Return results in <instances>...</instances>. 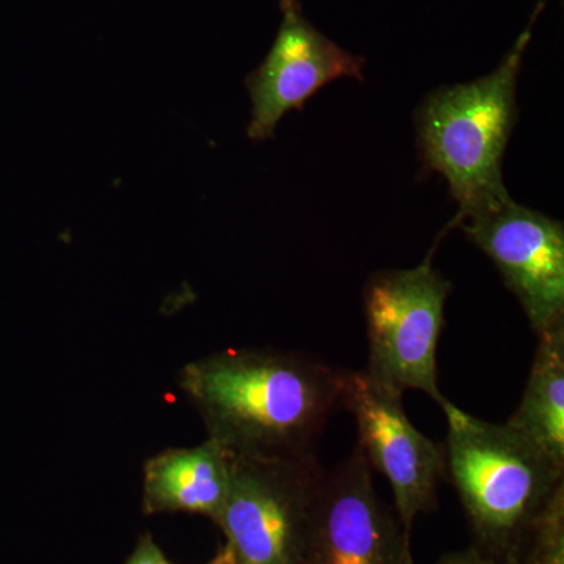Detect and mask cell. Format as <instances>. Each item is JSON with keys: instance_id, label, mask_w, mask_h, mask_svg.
Listing matches in <instances>:
<instances>
[{"instance_id": "obj_13", "label": "cell", "mask_w": 564, "mask_h": 564, "mask_svg": "<svg viewBox=\"0 0 564 564\" xmlns=\"http://www.w3.org/2000/svg\"><path fill=\"white\" fill-rule=\"evenodd\" d=\"M124 564H173L150 534H144Z\"/></svg>"}, {"instance_id": "obj_7", "label": "cell", "mask_w": 564, "mask_h": 564, "mask_svg": "<svg viewBox=\"0 0 564 564\" xmlns=\"http://www.w3.org/2000/svg\"><path fill=\"white\" fill-rule=\"evenodd\" d=\"M304 564H414L410 533L375 491L372 467L358 444L323 474Z\"/></svg>"}, {"instance_id": "obj_15", "label": "cell", "mask_w": 564, "mask_h": 564, "mask_svg": "<svg viewBox=\"0 0 564 564\" xmlns=\"http://www.w3.org/2000/svg\"><path fill=\"white\" fill-rule=\"evenodd\" d=\"M206 564H234V560L231 554H229L228 549L223 545L221 551Z\"/></svg>"}, {"instance_id": "obj_8", "label": "cell", "mask_w": 564, "mask_h": 564, "mask_svg": "<svg viewBox=\"0 0 564 564\" xmlns=\"http://www.w3.org/2000/svg\"><path fill=\"white\" fill-rule=\"evenodd\" d=\"M459 228L491 259L536 336L564 323L562 221L510 198Z\"/></svg>"}, {"instance_id": "obj_11", "label": "cell", "mask_w": 564, "mask_h": 564, "mask_svg": "<svg viewBox=\"0 0 564 564\" xmlns=\"http://www.w3.org/2000/svg\"><path fill=\"white\" fill-rule=\"evenodd\" d=\"M507 423L564 466V323L538 336L524 395Z\"/></svg>"}, {"instance_id": "obj_6", "label": "cell", "mask_w": 564, "mask_h": 564, "mask_svg": "<svg viewBox=\"0 0 564 564\" xmlns=\"http://www.w3.org/2000/svg\"><path fill=\"white\" fill-rule=\"evenodd\" d=\"M340 406L355 417L359 448L391 485L397 518L410 533L419 516L436 508L437 486L445 478L444 445L411 423L403 392L366 370H344Z\"/></svg>"}, {"instance_id": "obj_14", "label": "cell", "mask_w": 564, "mask_h": 564, "mask_svg": "<svg viewBox=\"0 0 564 564\" xmlns=\"http://www.w3.org/2000/svg\"><path fill=\"white\" fill-rule=\"evenodd\" d=\"M436 564H499L494 560L488 558L477 551V549L469 547L466 551L454 552V554L444 555Z\"/></svg>"}, {"instance_id": "obj_10", "label": "cell", "mask_w": 564, "mask_h": 564, "mask_svg": "<svg viewBox=\"0 0 564 564\" xmlns=\"http://www.w3.org/2000/svg\"><path fill=\"white\" fill-rule=\"evenodd\" d=\"M232 466L234 456L209 437L152 455L143 464V513L199 514L217 521L231 488Z\"/></svg>"}, {"instance_id": "obj_1", "label": "cell", "mask_w": 564, "mask_h": 564, "mask_svg": "<svg viewBox=\"0 0 564 564\" xmlns=\"http://www.w3.org/2000/svg\"><path fill=\"white\" fill-rule=\"evenodd\" d=\"M343 373L302 352L228 348L185 364L177 384L232 456L300 459L340 406Z\"/></svg>"}, {"instance_id": "obj_12", "label": "cell", "mask_w": 564, "mask_h": 564, "mask_svg": "<svg viewBox=\"0 0 564 564\" xmlns=\"http://www.w3.org/2000/svg\"><path fill=\"white\" fill-rule=\"evenodd\" d=\"M516 564H564V486L534 522Z\"/></svg>"}, {"instance_id": "obj_9", "label": "cell", "mask_w": 564, "mask_h": 564, "mask_svg": "<svg viewBox=\"0 0 564 564\" xmlns=\"http://www.w3.org/2000/svg\"><path fill=\"white\" fill-rule=\"evenodd\" d=\"M282 20L265 61L247 79L252 110L248 137L272 139L291 110L306 102L329 82L340 77L362 80V57L337 46L304 17L296 0H281Z\"/></svg>"}, {"instance_id": "obj_5", "label": "cell", "mask_w": 564, "mask_h": 564, "mask_svg": "<svg viewBox=\"0 0 564 564\" xmlns=\"http://www.w3.org/2000/svg\"><path fill=\"white\" fill-rule=\"evenodd\" d=\"M452 282L430 256L410 270L372 274L364 288L369 339L366 372L400 392L419 391L443 406L437 386V345Z\"/></svg>"}, {"instance_id": "obj_2", "label": "cell", "mask_w": 564, "mask_h": 564, "mask_svg": "<svg viewBox=\"0 0 564 564\" xmlns=\"http://www.w3.org/2000/svg\"><path fill=\"white\" fill-rule=\"evenodd\" d=\"M545 3L538 0L532 20L499 68L469 84L437 88L415 111L422 173H440L458 204L445 232L511 198L503 184V154L518 118L522 58Z\"/></svg>"}, {"instance_id": "obj_4", "label": "cell", "mask_w": 564, "mask_h": 564, "mask_svg": "<svg viewBox=\"0 0 564 564\" xmlns=\"http://www.w3.org/2000/svg\"><path fill=\"white\" fill-rule=\"evenodd\" d=\"M323 474L315 455L234 456L231 488L215 521L234 564H304Z\"/></svg>"}, {"instance_id": "obj_3", "label": "cell", "mask_w": 564, "mask_h": 564, "mask_svg": "<svg viewBox=\"0 0 564 564\" xmlns=\"http://www.w3.org/2000/svg\"><path fill=\"white\" fill-rule=\"evenodd\" d=\"M447 419L445 478L462 500L474 549L499 564H516L545 505L564 486L552 462L508 423H491L443 404Z\"/></svg>"}]
</instances>
